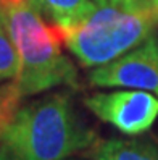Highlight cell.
I'll use <instances>...</instances> for the list:
<instances>
[{"mask_svg":"<svg viewBox=\"0 0 158 160\" xmlns=\"http://www.w3.org/2000/svg\"><path fill=\"white\" fill-rule=\"evenodd\" d=\"M94 2L98 5V7H105V5H110L108 0H94Z\"/></svg>","mask_w":158,"mask_h":160,"instance_id":"obj_12","label":"cell"},{"mask_svg":"<svg viewBox=\"0 0 158 160\" xmlns=\"http://www.w3.org/2000/svg\"><path fill=\"white\" fill-rule=\"evenodd\" d=\"M94 160H158V146L148 141L108 139L94 146Z\"/></svg>","mask_w":158,"mask_h":160,"instance_id":"obj_7","label":"cell"},{"mask_svg":"<svg viewBox=\"0 0 158 160\" xmlns=\"http://www.w3.org/2000/svg\"><path fill=\"white\" fill-rule=\"evenodd\" d=\"M0 3H3V0H0ZM3 5H5V3H3Z\"/></svg>","mask_w":158,"mask_h":160,"instance_id":"obj_14","label":"cell"},{"mask_svg":"<svg viewBox=\"0 0 158 160\" xmlns=\"http://www.w3.org/2000/svg\"><path fill=\"white\" fill-rule=\"evenodd\" d=\"M95 88H126L152 92L158 97V39L150 34L124 55L90 71Z\"/></svg>","mask_w":158,"mask_h":160,"instance_id":"obj_5","label":"cell"},{"mask_svg":"<svg viewBox=\"0 0 158 160\" xmlns=\"http://www.w3.org/2000/svg\"><path fill=\"white\" fill-rule=\"evenodd\" d=\"M23 99L24 97L16 79L0 82V133L13 118L16 110L20 108Z\"/></svg>","mask_w":158,"mask_h":160,"instance_id":"obj_9","label":"cell"},{"mask_svg":"<svg viewBox=\"0 0 158 160\" xmlns=\"http://www.w3.org/2000/svg\"><path fill=\"white\" fill-rule=\"evenodd\" d=\"M24 0H3V3L8 7V5H16V3H21Z\"/></svg>","mask_w":158,"mask_h":160,"instance_id":"obj_11","label":"cell"},{"mask_svg":"<svg viewBox=\"0 0 158 160\" xmlns=\"http://www.w3.org/2000/svg\"><path fill=\"white\" fill-rule=\"evenodd\" d=\"M84 105L100 121L126 136H141L158 120V97L152 92L116 88L94 92L84 99Z\"/></svg>","mask_w":158,"mask_h":160,"instance_id":"obj_4","label":"cell"},{"mask_svg":"<svg viewBox=\"0 0 158 160\" xmlns=\"http://www.w3.org/2000/svg\"><path fill=\"white\" fill-rule=\"evenodd\" d=\"M5 8H7V5H3V3H0V13H2V12L5 10Z\"/></svg>","mask_w":158,"mask_h":160,"instance_id":"obj_13","label":"cell"},{"mask_svg":"<svg viewBox=\"0 0 158 160\" xmlns=\"http://www.w3.org/2000/svg\"><path fill=\"white\" fill-rule=\"evenodd\" d=\"M158 23V13L123 12L105 5L84 23L57 28L63 45L84 68H97L142 44Z\"/></svg>","mask_w":158,"mask_h":160,"instance_id":"obj_3","label":"cell"},{"mask_svg":"<svg viewBox=\"0 0 158 160\" xmlns=\"http://www.w3.org/2000/svg\"><path fill=\"white\" fill-rule=\"evenodd\" d=\"M8 31L20 57L16 82L23 97L60 86H78V71L63 53L58 29L37 13L27 0L7 7Z\"/></svg>","mask_w":158,"mask_h":160,"instance_id":"obj_2","label":"cell"},{"mask_svg":"<svg viewBox=\"0 0 158 160\" xmlns=\"http://www.w3.org/2000/svg\"><path fill=\"white\" fill-rule=\"evenodd\" d=\"M47 23L55 28H71L84 23L97 12L94 0H27Z\"/></svg>","mask_w":158,"mask_h":160,"instance_id":"obj_6","label":"cell"},{"mask_svg":"<svg viewBox=\"0 0 158 160\" xmlns=\"http://www.w3.org/2000/svg\"><path fill=\"white\" fill-rule=\"evenodd\" d=\"M95 141L69 94L53 92L20 105L0 133V160H68Z\"/></svg>","mask_w":158,"mask_h":160,"instance_id":"obj_1","label":"cell"},{"mask_svg":"<svg viewBox=\"0 0 158 160\" xmlns=\"http://www.w3.org/2000/svg\"><path fill=\"white\" fill-rule=\"evenodd\" d=\"M20 74V57L8 31L7 8L0 13V82L16 79Z\"/></svg>","mask_w":158,"mask_h":160,"instance_id":"obj_8","label":"cell"},{"mask_svg":"<svg viewBox=\"0 0 158 160\" xmlns=\"http://www.w3.org/2000/svg\"><path fill=\"white\" fill-rule=\"evenodd\" d=\"M111 7L123 12H145L152 10L158 13V0H108Z\"/></svg>","mask_w":158,"mask_h":160,"instance_id":"obj_10","label":"cell"}]
</instances>
